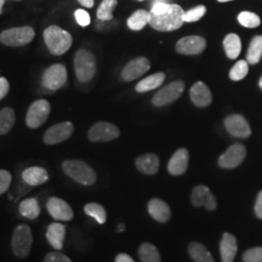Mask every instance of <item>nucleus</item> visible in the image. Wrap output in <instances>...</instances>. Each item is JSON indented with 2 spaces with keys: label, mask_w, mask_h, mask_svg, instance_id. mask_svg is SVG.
<instances>
[{
  "label": "nucleus",
  "mask_w": 262,
  "mask_h": 262,
  "mask_svg": "<svg viewBox=\"0 0 262 262\" xmlns=\"http://www.w3.org/2000/svg\"><path fill=\"white\" fill-rule=\"evenodd\" d=\"M185 11L178 4L158 2L150 12L149 24L159 31H173L183 26Z\"/></svg>",
  "instance_id": "obj_1"
},
{
  "label": "nucleus",
  "mask_w": 262,
  "mask_h": 262,
  "mask_svg": "<svg viewBox=\"0 0 262 262\" xmlns=\"http://www.w3.org/2000/svg\"><path fill=\"white\" fill-rule=\"evenodd\" d=\"M44 40L51 54L61 56L72 45V36L69 32L56 26H51L44 31Z\"/></svg>",
  "instance_id": "obj_2"
},
{
  "label": "nucleus",
  "mask_w": 262,
  "mask_h": 262,
  "mask_svg": "<svg viewBox=\"0 0 262 262\" xmlns=\"http://www.w3.org/2000/svg\"><path fill=\"white\" fill-rule=\"evenodd\" d=\"M62 169L68 177L81 185L92 186L96 181V173L94 169L83 160H66L62 163Z\"/></svg>",
  "instance_id": "obj_3"
},
{
  "label": "nucleus",
  "mask_w": 262,
  "mask_h": 262,
  "mask_svg": "<svg viewBox=\"0 0 262 262\" xmlns=\"http://www.w3.org/2000/svg\"><path fill=\"white\" fill-rule=\"evenodd\" d=\"M74 69L77 79L86 83L94 78L96 72V60L94 54L86 50H80L74 57Z\"/></svg>",
  "instance_id": "obj_4"
},
{
  "label": "nucleus",
  "mask_w": 262,
  "mask_h": 262,
  "mask_svg": "<svg viewBox=\"0 0 262 262\" xmlns=\"http://www.w3.org/2000/svg\"><path fill=\"white\" fill-rule=\"evenodd\" d=\"M33 242L31 229L28 225H19L12 236V251L19 258H26L31 251Z\"/></svg>",
  "instance_id": "obj_5"
},
{
  "label": "nucleus",
  "mask_w": 262,
  "mask_h": 262,
  "mask_svg": "<svg viewBox=\"0 0 262 262\" xmlns=\"http://www.w3.org/2000/svg\"><path fill=\"white\" fill-rule=\"evenodd\" d=\"M35 36L33 28L30 27L10 28L0 34V42L8 47H21L30 43Z\"/></svg>",
  "instance_id": "obj_6"
},
{
  "label": "nucleus",
  "mask_w": 262,
  "mask_h": 262,
  "mask_svg": "<svg viewBox=\"0 0 262 262\" xmlns=\"http://www.w3.org/2000/svg\"><path fill=\"white\" fill-rule=\"evenodd\" d=\"M51 112V105L45 99H40L30 105L27 114V124L30 128H38L44 124Z\"/></svg>",
  "instance_id": "obj_7"
},
{
  "label": "nucleus",
  "mask_w": 262,
  "mask_h": 262,
  "mask_svg": "<svg viewBox=\"0 0 262 262\" xmlns=\"http://www.w3.org/2000/svg\"><path fill=\"white\" fill-rule=\"evenodd\" d=\"M185 84L182 81H176L165 85L152 98V104L155 106L161 107L164 105L174 102L184 93Z\"/></svg>",
  "instance_id": "obj_8"
},
{
  "label": "nucleus",
  "mask_w": 262,
  "mask_h": 262,
  "mask_svg": "<svg viewBox=\"0 0 262 262\" xmlns=\"http://www.w3.org/2000/svg\"><path fill=\"white\" fill-rule=\"evenodd\" d=\"M67 81V71L62 64L51 66L42 77V82L45 88L51 91H56L63 86Z\"/></svg>",
  "instance_id": "obj_9"
},
{
  "label": "nucleus",
  "mask_w": 262,
  "mask_h": 262,
  "mask_svg": "<svg viewBox=\"0 0 262 262\" xmlns=\"http://www.w3.org/2000/svg\"><path fill=\"white\" fill-rule=\"evenodd\" d=\"M73 132L74 125L72 122H60L53 125L45 132L43 140L47 145H56L69 139Z\"/></svg>",
  "instance_id": "obj_10"
},
{
  "label": "nucleus",
  "mask_w": 262,
  "mask_h": 262,
  "mask_svg": "<svg viewBox=\"0 0 262 262\" xmlns=\"http://www.w3.org/2000/svg\"><path fill=\"white\" fill-rule=\"evenodd\" d=\"M247 150L242 144H234L230 146L219 159V165L222 168L233 169L239 166L244 161Z\"/></svg>",
  "instance_id": "obj_11"
},
{
  "label": "nucleus",
  "mask_w": 262,
  "mask_h": 262,
  "mask_svg": "<svg viewBox=\"0 0 262 262\" xmlns=\"http://www.w3.org/2000/svg\"><path fill=\"white\" fill-rule=\"evenodd\" d=\"M120 136V129L110 122L95 123L89 131V139L93 142H108Z\"/></svg>",
  "instance_id": "obj_12"
},
{
  "label": "nucleus",
  "mask_w": 262,
  "mask_h": 262,
  "mask_svg": "<svg viewBox=\"0 0 262 262\" xmlns=\"http://www.w3.org/2000/svg\"><path fill=\"white\" fill-rule=\"evenodd\" d=\"M47 209L50 215L56 221L69 222L74 216L73 210L70 205L57 197H51L48 200Z\"/></svg>",
  "instance_id": "obj_13"
},
{
  "label": "nucleus",
  "mask_w": 262,
  "mask_h": 262,
  "mask_svg": "<svg viewBox=\"0 0 262 262\" xmlns=\"http://www.w3.org/2000/svg\"><path fill=\"white\" fill-rule=\"evenodd\" d=\"M226 130L229 134L238 138H247L252 134L250 124L241 115L228 116L225 121Z\"/></svg>",
  "instance_id": "obj_14"
},
{
  "label": "nucleus",
  "mask_w": 262,
  "mask_h": 262,
  "mask_svg": "<svg viewBox=\"0 0 262 262\" xmlns=\"http://www.w3.org/2000/svg\"><path fill=\"white\" fill-rule=\"evenodd\" d=\"M206 48V40L203 37L192 35L179 40L176 50L182 55H198Z\"/></svg>",
  "instance_id": "obj_15"
},
{
  "label": "nucleus",
  "mask_w": 262,
  "mask_h": 262,
  "mask_svg": "<svg viewBox=\"0 0 262 262\" xmlns=\"http://www.w3.org/2000/svg\"><path fill=\"white\" fill-rule=\"evenodd\" d=\"M150 61L146 57H137L128 62L122 71V78L130 82L144 75L150 69Z\"/></svg>",
  "instance_id": "obj_16"
},
{
  "label": "nucleus",
  "mask_w": 262,
  "mask_h": 262,
  "mask_svg": "<svg viewBox=\"0 0 262 262\" xmlns=\"http://www.w3.org/2000/svg\"><path fill=\"white\" fill-rule=\"evenodd\" d=\"M191 201L195 207L204 206L209 211H214L216 208V200L209 187L203 185L193 188L191 193Z\"/></svg>",
  "instance_id": "obj_17"
},
{
  "label": "nucleus",
  "mask_w": 262,
  "mask_h": 262,
  "mask_svg": "<svg viewBox=\"0 0 262 262\" xmlns=\"http://www.w3.org/2000/svg\"><path fill=\"white\" fill-rule=\"evenodd\" d=\"M189 94L191 101L197 107H207L212 102L211 91L203 82H197L196 84H193Z\"/></svg>",
  "instance_id": "obj_18"
},
{
  "label": "nucleus",
  "mask_w": 262,
  "mask_h": 262,
  "mask_svg": "<svg viewBox=\"0 0 262 262\" xmlns=\"http://www.w3.org/2000/svg\"><path fill=\"white\" fill-rule=\"evenodd\" d=\"M187 166H188V151L187 149H180L169 160V173L174 176L182 175L187 171Z\"/></svg>",
  "instance_id": "obj_19"
},
{
  "label": "nucleus",
  "mask_w": 262,
  "mask_h": 262,
  "mask_svg": "<svg viewBox=\"0 0 262 262\" xmlns=\"http://www.w3.org/2000/svg\"><path fill=\"white\" fill-rule=\"evenodd\" d=\"M148 212L157 222L164 224L171 217V211L167 203L159 198L151 199L148 204Z\"/></svg>",
  "instance_id": "obj_20"
},
{
  "label": "nucleus",
  "mask_w": 262,
  "mask_h": 262,
  "mask_svg": "<svg viewBox=\"0 0 262 262\" xmlns=\"http://www.w3.org/2000/svg\"><path fill=\"white\" fill-rule=\"evenodd\" d=\"M21 178L28 186L36 187L45 184L49 180L47 170L43 167L33 166L28 167L21 173Z\"/></svg>",
  "instance_id": "obj_21"
},
{
  "label": "nucleus",
  "mask_w": 262,
  "mask_h": 262,
  "mask_svg": "<svg viewBox=\"0 0 262 262\" xmlns=\"http://www.w3.org/2000/svg\"><path fill=\"white\" fill-rule=\"evenodd\" d=\"M238 245L237 240L230 233H225L223 235V238L220 244V251H221V256L223 262H233L235 255L237 253Z\"/></svg>",
  "instance_id": "obj_22"
},
{
  "label": "nucleus",
  "mask_w": 262,
  "mask_h": 262,
  "mask_svg": "<svg viewBox=\"0 0 262 262\" xmlns=\"http://www.w3.org/2000/svg\"><path fill=\"white\" fill-rule=\"evenodd\" d=\"M46 236L50 245L56 251H60L66 239V226L59 223L51 224L48 227Z\"/></svg>",
  "instance_id": "obj_23"
},
{
  "label": "nucleus",
  "mask_w": 262,
  "mask_h": 262,
  "mask_svg": "<svg viewBox=\"0 0 262 262\" xmlns=\"http://www.w3.org/2000/svg\"><path fill=\"white\" fill-rule=\"evenodd\" d=\"M137 169L147 175L156 174L159 169V159L154 154H146L136 160Z\"/></svg>",
  "instance_id": "obj_24"
},
{
  "label": "nucleus",
  "mask_w": 262,
  "mask_h": 262,
  "mask_svg": "<svg viewBox=\"0 0 262 262\" xmlns=\"http://www.w3.org/2000/svg\"><path fill=\"white\" fill-rule=\"evenodd\" d=\"M164 80H165L164 73H161V72L156 73L143 79L141 82L136 84L135 90L137 93L150 92L160 86L164 82Z\"/></svg>",
  "instance_id": "obj_25"
},
{
  "label": "nucleus",
  "mask_w": 262,
  "mask_h": 262,
  "mask_svg": "<svg viewBox=\"0 0 262 262\" xmlns=\"http://www.w3.org/2000/svg\"><path fill=\"white\" fill-rule=\"evenodd\" d=\"M19 210L20 215L29 220H35L41 212L40 205L35 198H28L23 200L19 203Z\"/></svg>",
  "instance_id": "obj_26"
},
{
  "label": "nucleus",
  "mask_w": 262,
  "mask_h": 262,
  "mask_svg": "<svg viewBox=\"0 0 262 262\" xmlns=\"http://www.w3.org/2000/svg\"><path fill=\"white\" fill-rule=\"evenodd\" d=\"M224 47H225V54L230 59L237 58L238 56L241 53V40L240 37L235 34V33H230L226 35V37L224 40Z\"/></svg>",
  "instance_id": "obj_27"
},
{
  "label": "nucleus",
  "mask_w": 262,
  "mask_h": 262,
  "mask_svg": "<svg viewBox=\"0 0 262 262\" xmlns=\"http://www.w3.org/2000/svg\"><path fill=\"white\" fill-rule=\"evenodd\" d=\"M188 253L195 262H215L211 253L202 244L191 243L188 247Z\"/></svg>",
  "instance_id": "obj_28"
},
{
  "label": "nucleus",
  "mask_w": 262,
  "mask_h": 262,
  "mask_svg": "<svg viewBox=\"0 0 262 262\" xmlns=\"http://www.w3.org/2000/svg\"><path fill=\"white\" fill-rule=\"evenodd\" d=\"M150 13L146 10H137L127 19V26L132 30H141L149 23Z\"/></svg>",
  "instance_id": "obj_29"
},
{
  "label": "nucleus",
  "mask_w": 262,
  "mask_h": 262,
  "mask_svg": "<svg viewBox=\"0 0 262 262\" xmlns=\"http://www.w3.org/2000/svg\"><path fill=\"white\" fill-rule=\"evenodd\" d=\"M262 56V35H257L251 41L247 54V60L250 64H256L259 62Z\"/></svg>",
  "instance_id": "obj_30"
},
{
  "label": "nucleus",
  "mask_w": 262,
  "mask_h": 262,
  "mask_svg": "<svg viewBox=\"0 0 262 262\" xmlns=\"http://www.w3.org/2000/svg\"><path fill=\"white\" fill-rule=\"evenodd\" d=\"M16 122V115L12 108L6 107L0 111V135L8 133Z\"/></svg>",
  "instance_id": "obj_31"
},
{
  "label": "nucleus",
  "mask_w": 262,
  "mask_h": 262,
  "mask_svg": "<svg viewBox=\"0 0 262 262\" xmlns=\"http://www.w3.org/2000/svg\"><path fill=\"white\" fill-rule=\"evenodd\" d=\"M139 257L142 262H161L158 249L150 243L141 245L139 249Z\"/></svg>",
  "instance_id": "obj_32"
},
{
  "label": "nucleus",
  "mask_w": 262,
  "mask_h": 262,
  "mask_svg": "<svg viewBox=\"0 0 262 262\" xmlns=\"http://www.w3.org/2000/svg\"><path fill=\"white\" fill-rule=\"evenodd\" d=\"M84 213L100 224L103 225L107 221V214L103 206L98 203H89L84 208Z\"/></svg>",
  "instance_id": "obj_33"
},
{
  "label": "nucleus",
  "mask_w": 262,
  "mask_h": 262,
  "mask_svg": "<svg viewBox=\"0 0 262 262\" xmlns=\"http://www.w3.org/2000/svg\"><path fill=\"white\" fill-rule=\"evenodd\" d=\"M117 0H103L97 9V18L100 20H111L113 10L117 6Z\"/></svg>",
  "instance_id": "obj_34"
},
{
  "label": "nucleus",
  "mask_w": 262,
  "mask_h": 262,
  "mask_svg": "<svg viewBox=\"0 0 262 262\" xmlns=\"http://www.w3.org/2000/svg\"><path fill=\"white\" fill-rule=\"evenodd\" d=\"M238 21L245 28H257L260 25V18L252 12H241L238 16Z\"/></svg>",
  "instance_id": "obj_35"
},
{
  "label": "nucleus",
  "mask_w": 262,
  "mask_h": 262,
  "mask_svg": "<svg viewBox=\"0 0 262 262\" xmlns=\"http://www.w3.org/2000/svg\"><path fill=\"white\" fill-rule=\"evenodd\" d=\"M249 72V64L245 60H239L235 64L229 73V77L232 81H240L244 79Z\"/></svg>",
  "instance_id": "obj_36"
},
{
  "label": "nucleus",
  "mask_w": 262,
  "mask_h": 262,
  "mask_svg": "<svg viewBox=\"0 0 262 262\" xmlns=\"http://www.w3.org/2000/svg\"><path fill=\"white\" fill-rule=\"evenodd\" d=\"M206 7L203 5L188 10L184 14V21H187V23L197 21L206 14Z\"/></svg>",
  "instance_id": "obj_37"
},
{
  "label": "nucleus",
  "mask_w": 262,
  "mask_h": 262,
  "mask_svg": "<svg viewBox=\"0 0 262 262\" xmlns=\"http://www.w3.org/2000/svg\"><path fill=\"white\" fill-rule=\"evenodd\" d=\"M244 262H262V247L248 250L243 255Z\"/></svg>",
  "instance_id": "obj_38"
},
{
  "label": "nucleus",
  "mask_w": 262,
  "mask_h": 262,
  "mask_svg": "<svg viewBox=\"0 0 262 262\" xmlns=\"http://www.w3.org/2000/svg\"><path fill=\"white\" fill-rule=\"evenodd\" d=\"M12 182V175L9 171L0 169V195L8 190Z\"/></svg>",
  "instance_id": "obj_39"
},
{
  "label": "nucleus",
  "mask_w": 262,
  "mask_h": 262,
  "mask_svg": "<svg viewBox=\"0 0 262 262\" xmlns=\"http://www.w3.org/2000/svg\"><path fill=\"white\" fill-rule=\"evenodd\" d=\"M75 18L77 23L81 27H86L91 24L90 14L83 9H78L75 11Z\"/></svg>",
  "instance_id": "obj_40"
},
{
  "label": "nucleus",
  "mask_w": 262,
  "mask_h": 262,
  "mask_svg": "<svg viewBox=\"0 0 262 262\" xmlns=\"http://www.w3.org/2000/svg\"><path fill=\"white\" fill-rule=\"evenodd\" d=\"M44 262H72L66 254L61 253H48L44 259Z\"/></svg>",
  "instance_id": "obj_41"
},
{
  "label": "nucleus",
  "mask_w": 262,
  "mask_h": 262,
  "mask_svg": "<svg viewBox=\"0 0 262 262\" xmlns=\"http://www.w3.org/2000/svg\"><path fill=\"white\" fill-rule=\"evenodd\" d=\"M9 82L5 78H0V99L4 98L9 93Z\"/></svg>",
  "instance_id": "obj_42"
},
{
  "label": "nucleus",
  "mask_w": 262,
  "mask_h": 262,
  "mask_svg": "<svg viewBox=\"0 0 262 262\" xmlns=\"http://www.w3.org/2000/svg\"><path fill=\"white\" fill-rule=\"evenodd\" d=\"M254 212L257 217L262 219V190L258 193L256 198L255 205H254Z\"/></svg>",
  "instance_id": "obj_43"
},
{
  "label": "nucleus",
  "mask_w": 262,
  "mask_h": 262,
  "mask_svg": "<svg viewBox=\"0 0 262 262\" xmlns=\"http://www.w3.org/2000/svg\"><path fill=\"white\" fill-rule=\"evenodd\" d=\"M115 262H135L133 260V258L130 255H128L127 253H120L117 255Z\"/></svg>",
  "instance_id": "obj_44"
},
{
  "label": "nucleus",
  "mask_w": 262,
  "mask_h": 262,
  "mask_svg": "<svg viewBox=\"0 0 262 262\" xmlns=\"http://www.w3.org/2000/svg\"><path fill=\"white\" fill-rule=\"evenodd\" d=\"M80 4H82L86 8H92L94 5V0H78Z\"/></svg>",
  "instance_id": "obj_45"
},
{
  "label": "nucleus",
  "mask_w": 262,
  "mask_h": 262,
  "mask_svg": "<svg viewBox=\"0 0 262 262\" xmlns=\"http://www.w3.org/2000/svg\"><path fill=\"white\" fill-rule=\"evenodd\" d=\"M124 228H125V226L123 225H119V227H118V231L119 232H122L123 230H124Z\"/></svg>",
  "instance_id": "obj_46"
},
{
  "label": "nucleus",
  "mask_w": 262,
  "mask_h": 262,
  "mask_svg": "<svg viewBox=\"0 0 262 262\" xmlns=\"http://www.w3.org/2000/svg\"><path fill=\"white\" fill-rule=\"evenodd\" d=\"M4 2H5V0H0V14L2 13V7H3Z\"/></svg>",
  "instance_id": "obj_47"
},
{
  "label": "nucleus",
  "mask_w": 262,
  "mask_h": 262,
  "mask_svg": "<svg viewBox=\"0 0 262 262\" xmlns=\"http://www.w3.org/2000/svg\"><path fill=\"white\" fill-rule=\"evenodd\" d=\"M219 2H227V1H231V0H217Z\"/></svg>",
  "instance_id": "obj_48"
},
{
  "label": "nucleus",
  "mask_w": 262,
  "mask_h": 262,
  "mask_svg": "<svg viewBox=\"0 0 262 262\" xmlns=\"http://www.w3.org/2000/svg\"><path fill=\"white\" fill-rule=\"evenodd\" d=\"M259 86L262 89V77L260 78V80H259Z\"/></svg>",
  "instance_id": "obj_49"
},
{
  "label": "nucleus",
  "mask_w": 262,
  "mask_h": 262,
  "mask_svg": "<svg viewBox=\"0 0 262 262\" xmlns=\"http://www.w3.org/2000/svg\"><path fill=\"white\" fill-rule=\"evenodd\" d=\"M139 1H142V0H139Z\"/></svg>",
  "instance_id": "obj_50"
}]
</instances>
